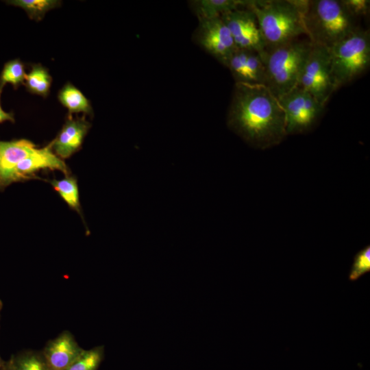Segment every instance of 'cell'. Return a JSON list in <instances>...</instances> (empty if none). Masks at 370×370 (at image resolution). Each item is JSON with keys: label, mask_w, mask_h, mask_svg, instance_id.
<instances>
[{"label": "cell", "mask_w": 370, "mask_h": 370, "mask_svg": "<svg viewBox=\"0 0 370 370\" xmlns=\"http://www.w3.org/2000/svg\"><path fill=\"white\" fill-rule=\"evenodd\" d=\"M227 125L248 145L259 149L276 146L287 136L278 98L264 85L235 83Z\"/></svg>", "instance_id": "1"}, {"label": "cell", "mask_w": 370, "mask_h": 370, "mask_svg": "<svg viewBox=\"0 0 370 370\" xmlns=\"http://www.w3.org/2000/svg\"><path fill=\"white\" fill-rule=\"evenodd\" d=\"M90 127L84 115L81 118H73L68 114L62 129L51 141L54 153L62 160L70 158L81 149Z\"/></svg>", "instance_id": "13"}, {"label": "cell", "mask_w": 370, "mask_h": 370, "mask_svg": "<svg viewBox=\"0 0 370 370\" xmlns=\"http://www.w3.org/2000/svg\"><path fill=\"white\" fill-rule=\"evenodd\" d=\"M305 1H254V10L267 45L272 48L307 35L303 20Z\"/></svg>", "instance_id": "3"}, {"label": "cell", "mask_w": 370, "mask_h": 370, "mask_svg": "<svg viewBox=\"0 0 370 370\" xmlns=\"http://www.w3.org/2000/svg\"><path fill=\"white\" fill-rule=\"evenodd\" d=\"M370 271V247L366 246L354 256V262L349 273L352 281L358 280L365 273Z\"/></svg>", "instance_id": "23"}, {"label": "cell", "mask_w": 370, "mask_h": 370, "mask_svg": "<svg viewBox=\"0 0 370 370\" xmlns=\"http://www.w3.org/2000/svg\"><path fill=\"white\" fill-rule=\"evenodd\" d=\"M84 350L66 330L49 341L41 352L48 370H66Z\"/></svg>", "instance_id": "12"}, {"label": "cell", "mask_w": 370, "mask_h": 370, "mask_svg": "<svg viewBox=\"0 0 370 370\" xmlns=\"http://www.w3.org/2000/svg\"><path fill=\"white\" fill-rule=\"evenodd\" d=\"M3 365V362H2L1 360V358H0V370L2 368Z\"/></svg>", "instance_id": "27"}, {"label": "cell", "mask_w": 370, "mask_h": 370, "mask_svg": "<svg viewBox=\"0 0 370 370\" xmlns=\"http://www.w3.org/2000/svg\"><path fill=\"white\" fill-rule=\"evenodd\" d=\"M330 72L334 90L365 72L370 64V35L358 27L329 49Z\"/></svg>", "instance_id": "5"}, {"label": "cell", "mask_w": 370, "mask_h": 370, "mask_svg": "<svg viewBox=\"0 0 370 370\" xmlns=\"http://www.w3.org/2000/svg\"><path fill=\"white\" fill-rule=\"evenodd\" d=\"M1 370H11L9 362L6 363L5 365H3Z\"/></svg>", "instance_id": "26"}, {"label": "cell", "mask_w": 370, "mask_h": 370, "mask_svg": "<svg viewBox=\"0 0 370 370\" xmlns=\"http://www.w3.org/2000/svg\"><path fill=\"white\" fill-rule=\"evenodd\" d=\"M31 66V71L26 75L24 85L29 92L47 97L52 82L51 75L47 69L40 64H32Z\"/></svg>", "instance_id": "17"}, {"label": "cell", "mask_w": 370, "mask_h": 370, "mask_svg": "<svg viewBox=\"0 0 370 370\" xmlns=\"http://www.w3.org/2000/svg\"><path fill=\"white\" fill-rule=\"evenodd\" d=\"M303 20L310 42L328 49L358 28L341 0L305 1Z\"/></svg>", "instance_id": "2"}, {"label": "cell", "mask_w": 370, "mask_h": 370, "mask_svg": "<svg viewBox=\"0 0 370 370\" xmlns=\"http://www.w3.org/2000/svg\"><path fill=\"white\" fill-rule=\"evenodd\" d=\"M278 100L285 115L286 135L303 134L312 130L325 107L298 86L280 97Z\"/></svg>", "instance_id": "6"}, {"label": "cell", "mask_w": 370, "mask_h": 370, "mask_svg": "<svg viewBox=\"0 0 370 370\" xmlns=\"http://www.w3.org/2000/svg\"><path fill=\"white\" fill-rule=\"evenodd\" d=\"M58 99L60 103L68 109L69 114L83 113L92 116L93 110L90 101L77 87L67 82L59 90Z\"/></svg>", "instance_id": "16"}, {"label": "cell", "mask_w": 370, "mask_h": 370, "mask_svg": "<svg viewBox=\"0 0 370 370\" xmlns=\"http://www.w3.org/2000/svg\"><path fill=\"white\" fill-rule=\"evenodd\" d=\"M347 12L355 18L367 16L369 11V0H341Z\"/></svg>", "instance_id": "24"}, {"label": "cell", "mask_w": 370, "mask_h": 370, "mask_svg": "<svg viewBox=\"0 0 370 370\" xmlns=\"http://www.w3.org/2000/svg\"><path fill=\"white\" fill-rule=\"evenodd\" d=\"M26 73L25 64L18 58L7 62L0 74V87L10 84L16 90L21 85H24Z\"/></svg>", "instance_id": "21"}, {"label": "cell", "mask_w": 370, "mask_h": 370, "mask_svg": "<svg viewBox=\"0 0 370 370\" xmlns=\"http://www.w3.org/2000/svg\"><path fill=\"white\" fill-rule=\"evenodd\" d=\"M3 90V88L0 87V101H1V95ZM4 121H10L12 123H14V114L11 112H8L4 111L1 106V101H0V123L4 122Z\"/></svg>", "instance_id": "25"}, {"label": "cell", "mask_w": 370, "mask_h": 370, "mask_svg": "<svg viewBox=\"0 0 370 370\" xmlns=\"http://www.w3.org/2000/svg\"><path fill=\"white\" fill-rule=\"evenodd\" d=\"M238 49L256 51L263 57L267 45L256 16L250 7L238 8L221 16Z\"/></svg>", "instance_id": "8"}, {"label": "cell", "mask_w": 370, "mask_h": 370, "mask_svg": "<svg viewBox=\"0 0 370 370\" xmlns=\"http://www.w3.org/2000/svg\"><path fill=\"white\" fill-rule=\"evenodd\" d=\"M226 67L229 69L235 83L266 86L264 57L256 51L236 48Z\"/></svg>", "instance_id": "10"}, {"label": "cell", "mask_w": 370, "mask_h": 370, "mask_svg": "<svg viewBox=\"0 0 370 370\" xmlns=\"http://www.w3.org/2000/svg\"><path fill=\"white\" fill-rule=\"evenodd\" d=\"M297 86L307 91L321 104L325 106L335 91L331 77L329 49L312 44Z\"/></svg>", "instance_id": "7"}, {"label": "cell", "mask_w": 370, "mask_h": 370, "mask_svg": "<svg viewBox=\"0 0 370 370\" xmlns=\"http://www.w3.org/2000/svg\"><path fill=\"white\" fill-rule=\"evenodd\" d=\"M103 346L84 349L66 370H97L103 359Z\"/></svg>", "instance_id": "22"}, {"label": "cell", "mask_w": 370, "mask_h": 370, "mask_svg": "<svg viewBox=\"0 0 370 370\" xmlns=\"http://www.w3.org/2000/svg\"><path fill=\"white\" fill-rule=\"evenodd\" d=\"M36 148L37 145L27 139L0 140V188L12 182L16 165Z\"/></svg>", "instance_id": "14"}, {"label": "cell", "mask_w": 370, "mask_h": 370, "mask_svg": "<svg viewBox=\"0 0 370 370\" xmlns=\"http://www.w3.org/2000/svg\"><path fill=\"white\" fill-rule=\"evenodd\" d=\"M198 21L194 35L196 43L226 66L237 48L227 27L221 16Z\"/></svg>", "instance_id": "9"}, {"label": "cell", "mask_w": 370, "mask_h": 370, "mask_svg": "<svg viewBox=\"0 0 370 370\" xmlns=\"http://www.w3.org/2000/svg\"><path fill=\"white\" fill-rule=\"evenodd\" d=\"M311 48L310 40L297 38L267 49L264 56L266 86L278 98L297 86Z\"/></svg>", "instance_id": "4"}, {"label": "cell", "mask_w": 370, "mask_h": 370, "mask_svg": "<svg viewBox=\"0 0 370 370\" xmlns=\"http://www.w3.org/2000/svg\"><path fill=\"white\" fill-rule=\"evenodd\" d=\"M251 0H194L190 8L198 19L212 18L241 8L250 7Z\"/></svg>", "instance_id": "15"}, {"label": "cell", "mask_w": 370, "mask_h": 370, "mask_svg": "<svg viewBox=\"0 0 370 370\" xmlns=\"http://www.w3.org/2000/svg\"><path fill=\"white\" fill-rule=\"evenodd\" d=\"M47 169L58 170L66 175H69V170L64 162L53 151L51 142L42 148H36L16 165L12 182L36 178V173Z\"/></svg>", "instance_id": "11"}, {"label": "cell", "mask_w": 370, "mask_h": 370, "mask_svg": "<svg viewBox=\"0 0 370 370\" xmlns=\"http://www.w3.org/2000/svg\"><path fill=\"white\" fill-rule=\"evenodd\" d=\"M54 190L71 209L82 214L77 179L73 175H66L60 180L49 181Z\"/></svg>", "instance_id": "18"}, {"label": "cell", "mask_w": 370, "mask_h": 370, "mask_svg": "<svg viewBox=\"0 0 370 370\" xmlns=\"http://www.w3.org/2000/svg\"><path fill=\"white\" fill-rule=\"evenodd\" d=\"M8 362L11 370H48L41 352H23Z\"/></svg>", "instance_id": "20"}, {"label": "cell", "mask_w": 370, "mask_h": 370, "mask_svg": "<svg viewBox=\"0 0 370 370\" xmlns=\"http://www.w3.org/2000/svg\"><path fill=\"white\" fill-rule=\"evenodd\" d=\"M6 2L23 9L31 19L36 21L42 20L46 12L61 3L57 0H12Z\"/></svg>", "instance_id": "19"}]
</instances>
